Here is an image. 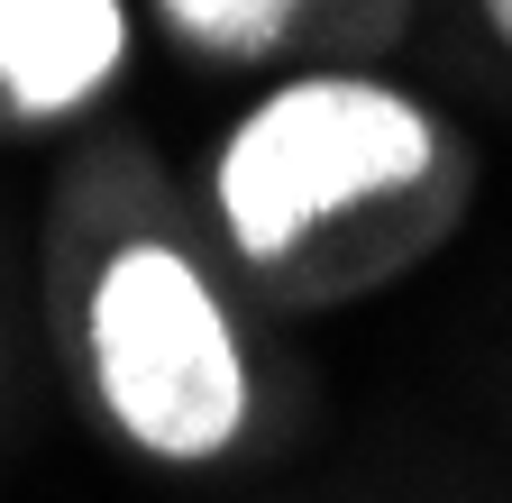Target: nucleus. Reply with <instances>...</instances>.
Listing matches in <instances>:
<instances>
[{"label":"nucleus","instance_id":"nucleus-2","mask_svg":"<svg viewBox=\"0 0 512 503\" xmlns=\"http://www.w3.org/2000/svg\"><path fill=\"white\" fill-rule=\"evenodd\" d=\"M92 348H101V385H110L119 421L156 458H211L238 430V357H229V330L183 257L128 247L101 275Z\"/></svg>","mask_w":512,"mask_h":503},{"label":"nucleus","instance_id":"nucleus-5","mask_svg":"<svg viewBox=\"0 0 512 503\" xmlns=\"http://www.w3.org/2000/svg\"><path fill=\"white\" fill-rule=\"evenodd\" d=\"M485 10H494V19H503V37H512V0H485Z\"/></svg>","mask_w":512,"mask_h":503},{"label":"nucleus","instance_id":"nucleus-3","mask_svg":"<svg viewBox=\"0 0 512 503\" xmlns=\"http://www.w3.org/2000/svg\"><path fill=\"white\" fill-rule=\"evenodd\" d=\"M119 65V10L110 0H0V83L28 110L83 101Z\"/></svg>","mask_w":512,"mask_h":503},{"label":"nucleus","instance_id":"nucleus-1","mask_svg":"<svg viewBox=\"0 0 512 503\" xmlns=\"http://www.w3.org/2000/svg\"><path fill=\"white\" fill-rule=\"evenodd\" d=\"M421 165H430L421 110H403L394 92H366V83H302L229 138L220 202L256 257H284L320 211L384 193V183H403Z\"/></svg>","mask_w":512,"mask_h":503},{"label":"nucleus","instance_id":"nucleus-4","mask_svg":"<svg viewBox=\"0 0 512 503\" xmlns=\"http://www.w3.org/2000/svg\"><path fill=\"white\" fill-rule=\"evenodd\" d=\"M174 19L202 28V37H220V46H266L293 19V0H174Z\"/></svg>","mask_w":512,"mask_h":503}]
</instances>
